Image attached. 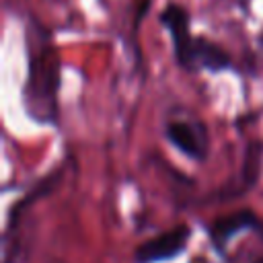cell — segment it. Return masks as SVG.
<instances>
[{"instance_id":"5b68a950","label":"cell","mask_w":263,"mask_h":263,"mask_svg":"<svg viewBox=\"0 0 263 263\" xmlns=\"http://www.w3.org/2000/svg\"><path fill=\"white\" fill-rule=\"evenodd\" d=\"M259 228H261L259 216L249 208H240V210H234V212L214 218L208 224L205 232H208L210 245L218 253V257L226 259V247L236 234L249 232V230H259Z\"/></svg>"},{"instance_id":"52a82bcc","label":"cell","mask_w":263,"mask_h":263,"mask_svg":"<svg viewBox=\"0 0 263 263\" xmlns=\"http://www.w3.org/2000/svg\"><path fill=\"white\" fill-rule=\"evenodd\" d=\"M261 166H263V142L259 140H253L249 146H247V152H245V162H242V168H240V175H238V181L230 187H224L218 195V199H234L247 191H251L259 177H261Z\"/></svg>"},{"instance_id":"3957f363","label":"cell","mask_w":263,"mask_h":263,"mask_svg":"<svg viewBox=\"0 0 263 263\" xmlns=\"http://www.w3.org/2000/svg\"><path fill=\"white\" fill-rule=\"evenodd\" d=\"M162 134L181 154L191 160L201 162L210 154V132L201 119H168Z\"/></svg>"},{"instance_id":"9c48e42d","label":"cell","mask_w":263,"mask_h":263,"mask_svg":"<svg viewBox=\"0 0 263 263\" xmlns=\"http://www.w3.org/2000/svg\"><path fill=\"white\" fill-rule=\"evenodd\" d=\"M234 263H263V255H253L245 261H234Z\"/></svg>"},{"instance_id":"7a4b0ae2","label":"cell","mask_w":263,"mask_h":263,"mask_svg":"<svg viewBox=\"0 0 263 263\" xmlns=\"http://www.w3.org/2000/svg\"><path fill=\"white\" fill-rule=\"evenodd\" d=\"M191 234H193V230L189 224H177V226L140 242L132 253V261L134 263H162V261L177 259L187 249Z\"/></svg>"},{"instance_id":"6da1fadb","label":"cell","mask_w":263,"mask_h":263,"mask_svg":"<svg viewBox=\"0 0 263 263\" xmlns=\"http://www.w3.org/2000/svg\"><path fill=\"white\" fill-rule=\"evenodd\" d=\"M27 76L23 84V105L27 115L39 123L58 121V90L62 80L60 53L53 45L51 31L35 18L29 21L27 33Z\"/></svg>"},{"instance_id":"277c9868","label":"cell","mask_w":263,"mask_h":263,"mask_svg":"<svg viewBox=\"0 0 263 263\" xmlns=\"http://www.w3.org/2000/svg\"><path fill=\"white\" fill-rule=\"evenodd\" d=\"M160 25L168 31L173 43V55L179 68L187 70V62L193 49L195 37L191 35V16L189 10L179 2H166L158 14Z\"/></svg>"},{"instance_id":"ba28073f","label":"cell","mask_w":263,"mask_h":263,"mask_svg":"<svg viewBox=\"0 0 263 263\" xmlns=\"http://www.w3.org/2000/svg\"><path fill=\"white\" fill-rule=\"evenodd\" d=\"M148 4H150V0H138V10H136V23H140V21H142V16H144V12H146Z\"/></svg>"},{"instance_id":"8992f818","label":"cell","mask_w":263,"mask_h":263,"mask_svg":"<svg viewBox=\"0 0 263 263\" xmlns=\"http://www.w3.org/2000/svg\"><path fill=\"white\" fill-rule=\"evenodd\" d=\"M232 60L230 53L218 45L216 41L197 35L193 41V49L187 62V72H197V70H208V72H224L230 70Z\"/></svg>"}]
</instances>
